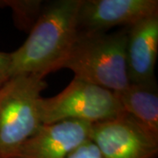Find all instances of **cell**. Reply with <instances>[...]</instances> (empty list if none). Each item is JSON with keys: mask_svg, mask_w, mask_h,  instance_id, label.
Returning <instances> with one entry per match:
<instances>
[{"mask_svg": "<svg viewBox=\"0 0 158 158\" xmlns=\"http://www.w3.org/2000/svg\"><path fill=\"white\" fill-rule=\"evenodd\" d=\"M82 0H56L43 6L26 41L11 55V77H45L63 68L78 35Z\"/></svg>", "mask_w": 158, "mask_h": 158, "instance_id": "1", "label": "cell"}, {"mask_svg": "<svg viewBox=\"0 0 158 158\" xmlns=\"http://www.w3.org/2000/svg\"><path fill=\"white\" fill-rule=\"evenodd\" d=\"M127 30L115 33L79 32L62 69L74 78L117 92L129 85L127 67Z\"/></svg>", "mask_w": 158, "mask_h": 158, "instance_id": "2", "label": "cell"}, {"mask_svg": "<svg viewBox=\"0 0 158 158\" xmlns=\"http://www.w3.org/2000/svg\"><path fill=\"white\" fill-rule=\"evenodd\" d=\"M44 78L22 74L0 87V158H12L22 144L42 126L40 114Z\"/></svg>", "mask_w": 158, "mask_h": 158, "instance_id": "3", "label": "cell"}, {"mask_svg": "<svg viewBox=\"0 0 158 158\" xmlns=\"http://www.w3.org/2000/svg\"><path fill=\"white\" fill-rule=\"evenodd\" d=\"M123 113L113 91L75 78L58 94L40 101L42 124L74 119L91 125Z\"/></svg>", "mask_w": 158, "mask_h": 158, "instance_id": "4", "label": "cell"}, {"mask_svg": "<svg viewBox=\"0 0 158 158\" xmlns=\"http://www.w3.org/2000/svg\"><path fill=\"white\" fill-rule=\"evenodd\" d=\"M89 139L106 158H156L158 134L127 113L90 125Z\"/></svg>", "mask_w": 158, "mask_h": 158, "instance_id": "5", "label": "cell"}, {"mask_svg": "<svg viewBox=\"0 0 158 158\" xmlns=\"http://www.w3.org/2000/svg\"><path fill=\"white\" fill-rule=\"evenodd\" d=\"M158 15L157 0H82L79 32L106 33L116 27L129 28Z\"/></svg>", "mask_w": 158, "mask_h": 158, "instance_id": "6", "label": "cell"}, {"mask_svg": "<svg viewBox=\"0 0 158 158\" xmlns=\"http://www.w3.org/2000/svg\"><path fill=\"white\" fill-rule=\"evenodd\" d=\"M90 124L74 119L43 124L12 158H66L76 148L90 140Z\"/></svg>", "mask_w": 158, "mask_h": 158, "instance_id": "7", "label": "cell"}, {"mask_svg": "<svg viewBox=\"0 0 158 158\" xmlns=\"http://www.w3.org/2000/svg\"><path fill=\"white\" fill-rule=\"evenodd\" d=\"M126 55L129 83L156 84L155 69L158 56V15L145 19L128 28Z\"/></svg>", "mask_w": 158, "mask_h": 158, "instance_id": "8", "label": "cell"}, {"mask_svg": "<svg viewBox=\"0 0 158 158\" xmlns=\"http://www.w3.org/2000/svg\"><path fill=\"white\" fill-rule=\"evenodd\" d=\"M123 112L158 134V92L156 84L129 83L123 90L114 92Z\"/></svg>", "mask_w": 158, "mask_h": 158, "instance_id": "9", "label": "cell"}, {"mask_svg": "<svg viewBox=\"0 0 158 158\" xmlns=\"http://www.w3.org/2000/svg\"><path fill=\"white\" fill-rule=\"evenodd\" d=\"M44 5L41 0H0V8H10L14 26L25 33L33 28Z\"/></svg>", "mask_w": 158, "mask_h": 158, "instance_id": "10", "label": "cell"}, {"mask_svg": "<svg viewBox=\"0 0 158 158\" xmlns=\"http://www.w3.org/2000/svg\"><path fill=\"white\" fill-rule=\"evenodd\" d=\"M66 158H106L90 140L85 141L68 155Z\"/></svg>", "mask_w": 158, "mask_h": 158, "instance_id": "11", "label": "cell"}, {"mask_svg": "<svg viewBox=\"0 0 158 158\" xmlns=\"http://www.w3.org/2000/svg\"><path fill=\"white\" fill-rule=\"evenodd\" d=\"M11 55L0 51V87L11 77Z\"/></svg>", "mask_w": 158, "mask_h": 158, "instance_id": "12", "label": "cell"}]
</instances>
